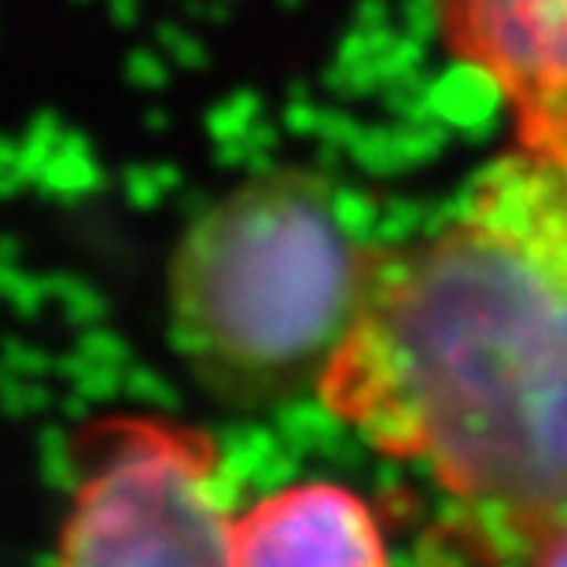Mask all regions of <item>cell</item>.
Segmentation results:
<instances>
[{
	"label": "cell",
	"mask_w": 567,
	"mask_h": 567,
	"mask_svg": "<svg viewBox=\"0 0 567 567\" xmlns=\"http://www.w3.org/2000/svg\"><path fill=\"white\" fill-rule=\"evenodd\" d=\"M321 402L439 494L424 567H535L567 530V163L475 174L410 244L369 247Z\"/></svg>",
	"instance_id": "1"
},
{
	"label": "cell",
	"mask_w": 567,
	"mask_h": 567,
	"mask_svg": "<svg viewBox=\"0 0 567 567\" xmlns=\"http://www.w3.org/2000/svg\"><path fill=\"white\" fill-rule=\"evenodd\" d=\"M369 247L310 169H269L210 203L169 262V343L203 394L266 410L321 391L354 321Z\"/></svg>",
	"instance_id": "2"
},
{
	"label": "cell",
	"mask_w": 567,
	"mask_h": 567,
	"mask_svg": "<svg viewBox=\"0 0 567 567\" xmlns=\"http://www.w3.org/2000/svg\"><path fill=\"white\" fill-rule=\"evenodd\" d=\"M207 431L107 416L82 442V472L52 567H233V516Z\"/></svg>",
	"instance_id": "3"
},
{
	"label": "cell",
	"mask_w": 567,
	"mask_h": 567,
	"mask_svg": "<svg viewBox=\"0 0 567 567\" xmlns=\"http://www.w3.org/2000/svg\"><path fill=\"white\" fill-rule=\"evenodd\" d=\"M439 41L505 100L516 144L567 163V0H427Z\"/></svg>",
	"instance_id": "4"
},
{
	"label": "cell",
	"mask_w": 567,
	"mask_h": 567,
	"mask_svg": "<svg viewBox=\"0 0 567 567\" xmlns=\"http://www.w3.org/2000/svg\"><path fill=\"white\" fill-rule=\"evenodd\" d=\"M233 567H391V560L365 497L310 480L233 519Z\"/></svg>",
	"instance_id": "5"
},
{
	"label": "cell",
	"mask_w": 567,
	"mask_h": 567,
	"mask_svg": "<svg viewBox=\"0 0 567 567\" xmlns=\"http://www.w3.org/2000/svg\"><path fill=\"white\" fill-rule=\"evenodd\" d=\"M535 567H567V530L557 542H553L546 553H542V560Z\"/></svg>",
	"instance_id": "6"
}]
</instances>
